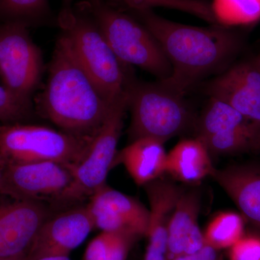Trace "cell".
<instances>
[{
    "instance_id": "3",
    "label": "cell",
    "mask_w": 260,
    "mask_h": 260,
    "mask_svg": "<svg viewBox=\"0 0 260 260\" xmlns=\"http://www.w3.org/2000/svg\"><path fill=\"white\" fill-rule=\"evenodd\" d=\"M57 23L78 62L104 98L113 103L127 93L135 80L129 66L113 52L83 2L70 14L59 15Z\"/></svg>"
},
{
    "instance_id": "4",
    "label": "cell",
    "mask_w": 260,
    "mask_h": 260,
    "mask_svg": "<svg viewBox=\"0 0 260 260\" xmlns=\"http://www.w3.org/2000/svg\"><path fill=\"white\" fill-rule=\"evenodd\" d=\"M83 3L121 62L138 67L160 81L170 78L172 65L161 46L139 20L104 0Z\"/></svg>"
},
{
    "instance_id": "8",
    "label": "cell",
    "mask_w": 260,
    "mask_h": 260,
    "mask_svg": "<svg viewBox=\"0 0 260 260\" xmlns=\"http://www.w3.org/2000/svg\"><path fill=\"white\" fill-rule=\"evenodd\" d=\"M27 24L7 21L0 25V78L12 95L32 107L31 97L43 72L42 51Z\"/></svg>"
},
{
    "instance_id": "2",
    "label": "cell",
    "mask_w": 260,
    "mask_h": 260,
    "mask_svg": "<svg viewBox=\"0 0 260 260\" xmlns=\"http://www.w3.org/2000/svg\"><path fill=\"white\" fill-rule=\"evenodd\" d=\"M113 103L99 91L61 32L47 83L37 100L38 110L61 131L90 139L104 124Z\"/></svg>"
},
{
    "instance_id": "23",
    "label": "cell",
    "mask_w": 260,
    "mask_h": 260,
    "mask_svg": "<svg viewBox=\"0 0 260 260\" xmlns=\"http://www.w3.org/2000/svg\"><path fill=\"white\" fill-rule=\"evenodd\" d=\"M0 15L6 21L29 25L46 21L51 17L49 0H0Z\"/></svg>"
},
{
    "instance_id": "9",
    "label": "cell",
    "mask_w": 260,
    "mask_h": 260,
    "mask_svg": "<svg viewBox=\"0 0 260 260\" xmlns=\"http://www.w3.org/2000/svg\"><path fill=\"white\" fill-rule=\"evenodd\" d=\"M210 98L197 127V138L209 153L228 155L260 151V125L228 103Z\"/></svg>"
},
{
    "instance_id": "7",
    "label": "cell",
    "mask_w": 260,
    "mask_h": 260,
    "mask_svg": "<svg viewBox=\"0 0 260 260\" xmlns=\"http://www.w3.org/2000/svg\"><path fill=\"white\" fill-rule=\"evenodd\" d=\"M128 109V93L113 103L100 129L94 135L86 153L74 168L71 184L57 201L70 205L91 198L106 181L117 154V145Z\"/></svg>"
},
{
    "instance_id": "6",
    "label": "cell",
    "mask_w": 260,
    "mask_h": 260,
    "mask_svg": "<svg viewBox=\"0 0 260 260\" xmlns=\"http://www.w3.org/2000/svg\"><path fill=\"white\" fill-rule=\"evenodd\" d=\"M93 138L36 124L0 125V159L5 164L58 162L76 167Z\"/></svg>"
},
{
    "instance_id": "25",
    "label": "cell",
    "mask_w": 260,
    "mask_h": 260,
    "mask_svg": "<svg viewBox=\"0 0 260 260\" xmlns=\"http://www.w3.org/2000/svg\"><path fill=\"white\" fill-rule=\"evenodd\" d=\"M229 260H260V237L244 236L229 248Z\"/></svg>"
},
{
    "instance_id": "20",
    "label": "cell",
    "mask_w": 260,
    "mask_h": 260,
    "mask_svg": "<svg viewBox=\"0 0 260 260\" xmlns=\"http://www.w3.org/2000/svg\"><path fill=\"white\" fill-rule=\"evenodd\" d=\"M210 5L222 26L250 25L260 20V0H213Z\"/></svg>"
},
{
    "instance_id": "17",
    "label": "cell",
    "mask_w": 260,
    "mask_h": 260,
    "mask_svg": "<svg viewBox=\"0 0 260 260\" xmlns=\"http://www.w3.org/2000/svg\"><path fill=\"white\" fill-rule=\"evenodd\" d=\"M164 143L153 138H139L117 153L114 167L123 164L138 186H145L166 172L167 154Z\"/></svg>"
},
{
    "instance_id": "29",
    "label": "cell",
    "mask_w": 260,
    "mask_h": 260,
    "mask_svg": "<svg viewBox=\"0 0 260 260\" xmlns=\"http://www.w3.org/2000/svg\"><path fill=\"white\" fill-rule=\"evenodd\" d=\"M0 260H27L26 256H21V257L17 258H3Z\"/></svg>"
},
{
    "instance_id": "27",
    "label": "cell",
    "mask_w": 260,
    "mask_h": 260,
    "mask_svg": "<svg viewBox=\"0 0 260 260\" xmlns=\"http://www.w3.org/2000/svg\"><path fill=\"white\" fill-rule=\"evenodd\" d=\"M74 0H61V8L59 15H66L72 13Z\"/></svg>"
},
{
    "instance_id": "24",
    "label": "cell",
    "mask_w": 260,
    "mask_h": 260,
    "mask_svg": "<svg viewBox=\"0 0 260 260\" xmlns=\"http://www.w3.org/2000/svg\"><path fill=\"white\" fill-rule=\"evenodd\" d=\"M32 112V107L26 105L10 93L0 78V122L5 124L22 123Z\"/></svg>"
},
{
    "instance_id": "5",
    "label": "cell",
    "mask_w": 260,
    "mask_h": 260,
    "mask_svg": "<svg viewBox=\"0 0 260 260\" xmlns=\"http://www.w3.org/2000/svg\"><path fill=\"white\" fill-rule=\"evenodd\" d=\"M184 95L160 80H134L128 90L132 142L149 138L165 143L184 132L192 120Z\"/></svg>"
},
{
    "instance_id": "16",
    "label": "cell",
    "mask_w": 260,
    "mask_h": 260,
    "mask_svg": "<svg viewBox=\"0 0 260 260\" xmlns=\"http://www.w3.org/2000/svg\"><path fill=\"white\" fill-rule=\"evenodd\" d=\"M233 200L243 217L260 229V169L237 166L215 169L211 176Z\"/></svg>"
},
{
    "instance_id": "14",
    "label": "cell",
    "mask_w": 260,
    "mask_h": 260,
    "mask_svg": "<svg viewBox=\"0 0 260 260\" xmlns=\"http://www.w3.org/2000/svg\"><path fill=\"white\" fill-rule=\"evenodd\" d=\"M49 215L45 205L34 200L0 205V259L26 256Z\"/></svg>"
},
{
    "instance_id": "18",
    "label": "cell",
    "mask_w": 260,
    "mask_h": 260,
    "mask_svg": "<svg viewBox=\"0 0 260 260\" xmlns=\"http://www.w3.org/2000/svg\"><path fill=\"white\" fill-rule=\"evenodd\" d=\"M215 169L209 151L198 138L181 140L167 154L166 172L182 182H199Z\"/></svg>"
},
{
    "instance_id": "28",
    "label": "cell",
    "mask_w": 260,
    "mask_h": 260,
    "mask_svg": "<svg viewBox=\"0 0 260 260\" xmlns=\"http://www.w3.org/2000/svg\"><path fill=\"white\" fill-rule=\"evenodd\" d=\"M34 260H71L68 256H44Z\"/></svg>"
},
{
    "instance_id": "26",
    "label": "cell",
    "mask_w": 260,
    "mask_h": 260,
    "mask_svg": "<svg viewBox=\"0 0 260 260\" xmlns=\"http://www.w3.org/2000/svg\"><path fill=\"white\" fill-rule=\"evenodd\" d=\"M169 260H222L220 251L205 244L200 250L191 254L178 256Z\"/></svg>"
},
{
    "instance_id": "21",
    "label": "cell",
    "mask_w": 260,
    "mask_h": 260,
    "mask_svg": "<svg viewBox=\"0 0 260 260\" xmlns=\"http://www.w3.org/2000/svg\"><path fill=\"white\" fill-rule=\"evenodd\" d=\"M136 239L125 233L102 232L89 243L83 259L126 260Z\"/></svg>"
},
{
    "instance_id": "13",
    "label": "cell",
    "mask_w": 260,
    "mask_h": 260,
    "mask_svg": "<svg viewBox=\"0 0 260 260\" xmlns=\"http://www.w3.org/2000/svg\"><path fill=\"white\" fill-rule=\"evenodd\" d=\"M94 229L95 224L87 205L66 210L47 219L29 249L27 260L68 256Z\"/></svg>"
},
{
    "instance_id": "12",
    "label": "cell",
    "mask_w": 260,
    "mask_h": 260,
    "mask_svg": "<svg viewBox=\"0 0 260 260\" xmlns=\"http://www.w3.org/2000/svg\"><path fill=\"white\" fill-rule=\"evenodd\" d=\"M205 90L260 125V56L227 68Z\"/></svg>"
},
{
    "instance_id": "1",
    "label": "cell",
    "mask_w": 260,
    "mask_h": 260,
    "mask_svg": "<svg viewBox=\"0 0 260 260\" xmlns=\"http://www.w3.org/2000/svg\"><path fill=\"white\" fill-rule=\"evenodd\" d=\"M126 12L152 32L172 65V75L162 82L184 95L202 80L229 68L240 47L239 38L228 27L185 25L159 16L153 10Z\"/></svg>"
},
{
    "instance_id": "22",
    "label": "cell",
    "mask_w": 260,
    "mask_h": 260,
    "mask_svg": "<svg viewBox=\"0 0 260 260\" xmlns=\"http://www.w3.org/2000/svg\"><path fill=\"white\" fill-rule=\"evenodd\" d=\"M121 4L120 9L126 11L153 10L165 8L179 10L194 15L212 23L218 25L212 11L211 5L205 0H112Z\"/></svg>"
},
{
    "instance_id": "30",
    "label": "cell",
    "mask_w": 260,
    "mask_h": 260,
    "mask_svg": "<svg viewBox=\"0 0 260 260\" xmlns=\"http://www.w3.org/2000/svg\"><path fill=\"white\" fill-rule=\"evenodd\" d=\"M3 164L2 162L1 159H0V182H1L2 174H3Z\"/></svg>"
},
{
    "instance_id": "11",
    "label": "cell",
    "mask_w": 260,
    "mask_h": 260,
    "mask_svg": "<svg viewBox=\"0 0 260 260\" xmlns=\"http://www.w3.org/2000/svg\"><path fill=\"white\" fill-rule=\"evenodd\" d=\"M88 207L95 229L146 237L150 211L138 200L107 185L90 198Z\"/></svg>"
},
{
    "instance_id": "15",
    "label": "cell",
    "mask_w": 260,
    "mask_h": 260,
    "mask_svg": "<svg viewBox=\"0 0 260 260\" xmlns=\"http://www.w3.org/2000/svg\"><path fill=\"white\" fill-rule=\"evenodd\" d=\"M200 195L197 190L182 191L177 200L168 231V260L191 254L205 245L198 223Z\"/></svg>"
},
{
    "instance_id": "19",
    "label": "cell",
    "mask_w": 260,
    "mask_h": 260,
    "mask_svg": "<svg viewBox=\"0 0 260 260\" xmlns=\"http://www.w3.org/2000/svg\"><path fill=\"white\" fill-rule=\"evenodd\" d=\"M244 235L243 215L232 211L215 215L203 233L205 244L219 251L229 249Z\"/></svg>"
},
{
    "instance_id": "10",
    "label": "cell",
    "mask_w": 260,
    "mask_h": 260,
    "mask_svg": "<svg viewBox=\"0 0 260 260\" xmlns=\"http://www.w3.org/2000/svg\"><path fill=\"white\" fill-rule=\"evenodd\" d=\"M74 168L52 161L5 164L0 193L14 200L56 203L71 184Z\"/></svg>"
}]
</instances>
